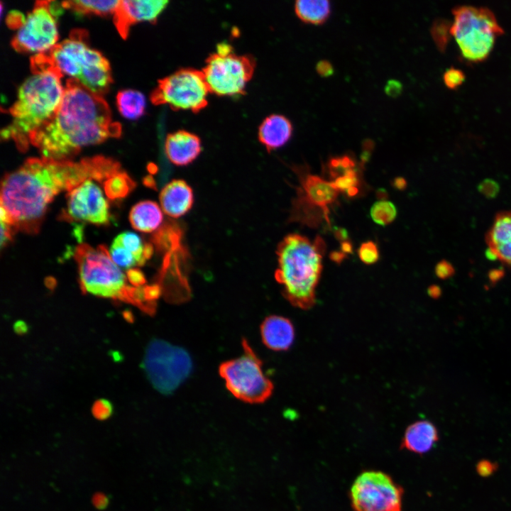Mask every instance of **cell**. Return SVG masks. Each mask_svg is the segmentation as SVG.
<instances>
[{
  "label": "cell",
  "instance_id": "6da1fadb",
  "mask_svg": "<svg viewBox=\"0 0 511 511\" xmlns=\"http://www.w3.org/2000/svg\"><path fill=\"white\" fill-rule=\"evenodd\" d=\"M121 170L119 162L101 155L79 162L28 158L2 180L1 221L14 231L35 233L57 194L69 192L87 180L104 182Z\"/></svg>",
  "mask_w": 511,
  "mask_h": 511
},
{
  "label": "cell",
  "instance_id": "7a4b0ae2",
  "mask_svg": "<svg viewBox=\"0 0 511 511\" xmlns=\"http://www.w3.org/2000/svg\"><path fill=\"white\" fill-rule=\"evenodd\" d=\"M121 126L114 121L110 108L77 80L67 79L62 99L53 116L30 136V144L42 157L69 160L84 147L118 138Z\"/></svg>",
  "mask_w": 511,
  "mask_h": 511
},
{
  "label": "cell",
  "instance_id": "3957f363",
  "mask_svg": "<svg viewBox=\"0 0 511 511\" xmlns=\"http://www.w3.org/2000/svg\"><path fill=\"white\" fill-rule=\"evenodd\" d=\"M32 75L18 90L17 99L7 113L11 123L1 131V139L12 140L18 150L25 151L30 145V136L55 114L63 97L62 74L45 57L31 58Z\"/></svg>",
  "mask_w": 511,
  "mask_h": 511
},
{
  "label": "cell",
  "instance_id": "277c9868",
  "mask_svg": "<svg viewBox=\"0 0 511 511\" xmlns=\"http://www.w3.org/2000/svg\"><path fill=\"white\" fill-rule=\"evenodd\" d=\"M325 250L326 244L319 236L311 241L290 233L279 243L275 278L282 286L283 296L293 306L302 309L314 306Z\"/></svg>",
  "mask_w": 511,
  "mask_h": 511
},
{
  "label": "cell",
  "instance_id": "5b68a950",
  "mask_svg": "<svg viewBox=\"0 0 511 511\" xmlns=\"http://www.w3.org/2000/svg\"><path fill=\"white\" fill-rule=\"evenodd\" d=\"M85 30H72L67 39L57 43L45 55L62 74L80 82L93 93L103 97L113 82L106 58L89 47Z\"/></svg>",
  "mask_w": 511,
  "mask_h": 511
},
{
  "label": "cell",
  "instance_id": "8992f818",
  "mask_svg": "<svg viewBox=\"0 0 511 511\" xmlns=\"http://www.w3.org/2000/svg\"><path fill=\"white\" fill-rule=\"evenodd\" d=\"M75 258L81 289L84 292L131 303L136 287L126 284V276L112 260L104 245L94 248L80 244L75 249Z\"/></svg>",
  "mask_w": 511,
  "mask_h": 511
},
{
  "label": "cell",
  "instance_id": "52a82bcc",
  "mask_svg": "<svg viewBox=\"0 0 511 511\" xmlns=\"http://www.w3.org/2000/svg\"><path fill=\"white\" fill-rule=\"evenodd\" d=\"M452 13L450 33L461 55L471 62L483 60L491 52L496 37L504 32L494 13L484 6L460 5L453 8Z\"/></svg>",
  "mask_w": 511,
  "mask_h": 511
},
{
  "label": "cell",
  "instance_id": "ba28073f",
  "mask_svg": "<svg viewBox=\"0 0 511 511\" xmlns=\"http://www.w3.org/2000/svg\"><path fill=\"white\" fill-rule=\"evenodd\" d=\"M243 354L221 363L220 376L228 390L236 398L248 403H262L268 399L273 384L263 370V363L247 340L243 339Z\"/></svg>",
  "mask_w": 511,
  "mask_h": 511
},
{
  "label": "cell",
  "instance_id": "9c48e42d",
  "mask_svg": "<svg viewBox=\"0 0 511 511\" xmlns=\"http://www.w3.org/2000/svg\"><path fill=\"white\" fill-rule=\"evenodd\" d=\"M142 367L154 388L168 395L190 375L192 361L185 348L154 339L146 348Z\"/></svg>",
  "mask_w": 511,
  "mask_h": 511
},
{
  "label": "cell",
  "instance_id": "30bf717a",
  "mask_svg": "<svg viewBox=\"0 0 511 511\" xmlns=\"http://www.w3.org/2000/svg\"><path fill=\"white\" fill-rule=\"evenodd\" d=\"M299 178L290 216V221L299 222L311 228L318 227L325 221L331 226L329 207L338 198L339 192L331 182L311 174L308 170L295 168Z\"/></svg>",
  "mask_w": 511,
  "mask_h": 511
},
{
  "label": "cell",
  "instance_id": "8fae6325",
  "mask_svg": "<svg viewBox=\"0 0 511 511\" xmlns=\"http://www.w3.org/2000/svg\"><path fill=\"white\" fill-rule=\"evenodd\" d=\"M254 69L252 57L236 55L230 45L221 43L216 52L207 59L202 72L210 92L218 96H235L244 93Z\"/></svg>",
  "mask_w": 511,
  "mask_h": 511
},
{
  "label": "cell",
  "instance_id": "7c38bea8",
  "mask_svg": "<svg viewBox=\"0 0 511 511\" xmlns=\"http://www.w3.org/2000/svg\"><path fill=\"white\" fill-rule=\"evenodd\" d=\"M209 90L202 71L180 69L158 81L150 94L155 105H168L174 110L199 112L207 105Z\"/></svg>",
  "mask_w": 511,
  "mask_h": 511
},
{
  "label": "cell",
  "instance_id": "4fadbf2b",
  "mask_svg": "<svg viewBox=\"0 0 511 511\" xmlns=\"http://www.w3.org/2000/svg\"><path fill=\"white\" fill-rule=\"evenodd\" d=\"M62 8L55 1H35L33 10L12 38L14 50L39 54L54 47L58 40L57 18Z\"/></svg>",
  "mask_w": 511,
  "mask_h": 511
},
{
  "label": "cell",
  "instance_id": "5bb4252c",
  "mask_svg": "<svg viewBox=\"0 0 511 511\" xmlns=\"http://www.w3.org/2000/svg\"><path fill=\"white\" fill-rule=\"evenodd\" d=\"M402 493L388 474L370 471L357 477L350 495L355 511H402Z\"/></svg>",
  "mask_w": 511,
  "mask_h": 511
},
{
  "label": "cell",
  "instance_id": "9a60e30c",
  "mask_svg": "<svg viewBox=\"0 0 511 511\" xmlns=\"http://www.w3.org/2000/svg\"><path fill=\"white\" fill-rule=\"evenodd\" d=\"M61 216L69 221L106 224L110 217L109 204L99 185L87 180L68 192Z\"/></svg>",
  "mask_w": 511,
  "mask_h": 511
},
{
  "label": "cell",
  "instance_id": "2e32d148",
  "mask_svg": "<svg viewBox=\"0 0 511 511\" xmlns=\"http://www.w3.org/2000/svg\"><path fill=\"white\" fill-rule=\"evenodd\" d=\"M167 3V1L164 0L119 1L113 13L116 28L120 35L126 39L132 25L142 21L155 22Z\"/></svg>",
  "mask_w": 511,
  "mask_h": 511
},
{
  "label": "cell",
  "instance_id": "e0dca14e",
  "mask_svg": "<svg viewBox=\"0 0 511 511\" xmlns=\"http://www.w3.org/2000/svg\"><path fill=\"white\" fill-rule=\"evenodd\" d=\"M485 241L490 256L511 265V211H501L495 216Z\"/></svg>",
  "mask_w": 511,
  "mask_h": 511
},
{
  "label": "cell",
  "instance_id": "ac0fdd59",
  "mask_svg": "<svg viewBox=\"0 0 511 511\" xmlns=\"http://www.w3.org/2000/svg\"><path fill=\"white\" fill-rule=\"evenodd\" d=\"M202 150L199 138L191 132L180 130L167 135L165 151L168 160L177 166L193 162Z\"/></svg>",
  "mask_w": 511,
  "mask_h": 511
},
{
  "label": "cell",
  "instance_id": "d6986e66",
  "mask_svg": "<svg viewBox=\"0 0 511 511\" xmlns=\"http://www.w3.org/2000/svg\"><path fill=\"white\" fill-rule=\"evenodd\" d=\"M163 211L172 218L187 214L194 202L192 187L183 180H173L161 190L159 196Z\"/></svg>",
  "mask_w": 511,
  "mask_h": 511
},
{
  "label": "cell",
  "instance_id": "ffe728a7",
  "mask_svg": "<svg viewBox=\"0 0 511 511\" xmlns=\"http://www.w3.org/2000/svg\"><path fill=\"white\" fill-rule=\"evenodd\" d=\"M263 344L270 349L281 351L287 350L295 339V329L290 319L284 317L271 315L260 325Z\"/></svg>",
  "mask_w": 511,
  "mask_h": 511
},
{
  "label": "cell",
  "instance_id": "44dd1931",
  "mask_svg": "<svg viewBox=\"0 0 511 511\" xmlns=\"http://www.w3.org/2000/svg\"><path fill=\"white\" fill-rule=\"evenodd\" d=\"M292 125L285 116L272 114L260 124L258 139L269 151L284 145L291 138Z\"/></svg>",
  "mask_w": 511,
  "mask_h": 511
},
{
  "label": "cell",
  "instance_id": "7402d4cb",
  "mask_svg": "<svg viewBox=\"0 0 511 511\" xmlns=\"http://www.w3.org/2000/svg\"><path fill=\"white\" fill-rule=\"evenodd\" d=\"M439 439L436 427L427 420L417 421L406 429L402 447L412 452L422 454L428 452Z\"/></svg>",
  "mask_w": 511,
  "mask_h": 511
},
{
  "label": "cell",
  "instance_id": "603a6c76",
  "mask_svg": "<svg viewBox=\"0 0 511 511\" xmlns=\"http://www.w3.org/2000/svg\"><path fill=\"white\" fill-rule=\"evenodd\" d=\"M129 220L136 230L150 233L161 225L163 220V210L155 202L141 201L131 208Z\"/></svg>",
  "mask_w": 511,
  "mask_h": 511
},
{
  "label": "cell",
  "instance_id": "cb8c5ba5",
  "mask_svg": "<svg viewBox=\"0 0 511 511\" xmlns=\"http://www.w3.org/2000/svg\"><path fill=\"white\" fill-rule=\"evenodd\" d=\"M297 17L307 23L319 25L325 22L331 13L327 0H298L295 4Z\"/></svg>",
  "mask_w": 511,
  "mask_h": 511
},
{
  "label": "cell",
  "instance_id": "d4e9b609",
  "mask_svg": "<svg viewBox=\"0 0 511 511\" xmlns=\"http://www.w3.org/2000/svg\"><path fill=\"white\" fill-rule=\"evenodd\" d=\"M116 105L119 111L123 117L128 119H137L145 112V99L138 91L124 89L118 92Z\"/></svg>",
  "mask_w": 511,
  "mask_h": 511
},
{
  "label": "cell",
  "instance_id": "484cf974",
  "mask_svg": "<svg viewBox=\"0 0 511 511\" xmlns=\"http://www.w3.org/2000/svg\"><path fill=\"white\" fill-rule=\"evenodd\" d=\"M119 1H65L61 3L64 9L79 16L97 15L100 16L114 13Z\"/></svg>",
  "mask_w": 511,
  "mask_h": 511
},
{
  "label": "cell",
  "instance_id": "4316f807",
  "mask_svg": "<svg viewBox=\"0 0 511 511\" xmlns=\"http://www.w3.org/2000/svg\"><path fill=\"white\" fill-rule=\"evenodd\" d=\"M135 186L134 181L122 170L104 182L105 194L111 199L125 197Z\"/></svg>",
  "mask_w": 511,
  "mask_h": 511
},
{
  "label": "cell",
  "instance_id": "83f0119b",
  "mask_svg": "<svg viewBox=\"0 0 511 511\" xmlns=\"http://www.w3.org/2000/svg\"><path fill=\"white\" fill-rule=\"evenodd\" d=\"M397 215V210L395 205L385 199L375 202L370 210V216L373 222L383 226L391 224Z\"/></svg>",
  "mask_w": 511,
  "mask_h": 511
},
{
  "label": "cell",
  "instance_id": "f1b7e54d",
  "mask_svg": "<svg viewBox=\"0 0 511 511\" xmlns=\"http://www.w3.org/2000/svg\"><path fill=\"white\" fill-rule=\"evenodd\" d=\"M114 240L134 256L138 266L144 265L147 260L145 256V245L143 244L138 235L131 231H125L119 234Z\"/></svg>",
  "mask_w": 511,
  "mask_h": 511
},
{
  "label": "cell",
  "instance_id": "f546056e",
  "mask_svg": "<svg viewBox=\"0 0 511 511\" xmlns=\"http://www.w3.org/2000/svg\"><path fill=\"white\" fill-rule=\"evenodd\" d=\"M339 192L346 193L349 197H355L359 192L360 178L358 168L348 172L331 182Z\"/></svg>",
  "mask_w": 511,
  "mask_h": 511
},
{
  "label": "cell",
  "instance_id": "4dcf8cb0",
  "mask_svg": "<svg viewBox=\"0 0 511 511\" xmlns=\"http://www.w3.org/2000/svg\"><path fill=\"white\" fill-rule=\"evenodd\" d=\"M357 163L352 156L345 154L331 157L327 163L329 176L334 180L348 172L356 169Z\"/></svg>",
  "mask_w": 511,
  "mask_h": 511
},
{
  "label": "cell",
  "instance_id": "1f68e13d",
  "mask_svg": "<svg viewBox=\"0 0 511 511\" xmlns=\"http://www.w3.org/2000/svg\"><path fill=\"white\" fill-rule=\"evenodd\" d=\"M109 255L114 263L121 268L131 269L138 265L134 256L114 239L109 249Z\"/></svg>",
  "mask_w": 511,
  "mask_h": 511
},
{
  "label": "cell",
  "instance_id": "d6a6232c",
  "mask_svg": "<svg viewBox=\"0 0 511 511\" xmlns=\"http://www.w3.org/2000/svg\"><path fill=\"white\" fill-rule=\"evenodd\" d=\"M357 252L360 260L366 265L375 263L380 258L378 248L372 241L362 243Z\"/></svg>",
  "mask_w": 511,
  "mask_h": 511
},
{
  "label": "cell",
  "instance_id": "836d02e7",
  "mask_svg": "<svg viewBox=\"0 0 511 511\" xmlns=\"http://www.w3.org/2000/svg\"><path fill=\"white\" fill-rule=\"evenodd\" d=\"M431 33L438 48L441 50L444 49L448 39V23L443 19L435 20L431 28Z\"/></svg>",
  "mask_w": 511,
  "mask_h": 511
},
{
  "label": "cell",
  "instance_id": "e575fe53",
  "mask_svg": "<svg viewBox=\"0 0 511 511\" xmlns=\"http://www.w3.org/2000/svg\"><path fill=\"white\" fill-rule=\"evenodd\" d=\"M92 413L97 419L106 420L113 413L112 404L106 399H99L93 404Z\"/></svg>",
  "mask_w": 511,
  "mask_h": 511
},
{
  "label": "cell",
  "instance_id": "d590c367",
  "mask_svg": "<svg viewBox=\"0 0 511 511\" xmlns=\"http://www.w3.org/2000/svg\"><path fill=\"white\" fill-rule=\"evenodd\" d=\"M464 79V72L461 70L454 67L448 68L443 74L444 84L451 89L458 87Z\"/></svg>",
  "mask_w": 511,
  "mask_h": 511
},
{
  "label": "cell",
  "instance_id": "8d00e7d4",
  "mask_svg": "<svg viewBox=\"0 0 511 511\" xmlns=\"http://www.w3.org/2000/svg\"><path fill=\"white\" fill-rule=\"evenodd\" d=\"M126 278L131 285L140 287L145 283L143 273L138 268H131L126 272Z\"/></svg>",
  "mask_w": 511,
  "mask_h": 511
},
{
  "label": "cell",
  "instance_id": "74e56055",
  "mask_svg": "<svg viewBox=\"0 0 511 511\" xmlns=\"http://www.w3.org/2000/svg\"><path fill=\"white\" fill-rule=\"evenodd\" d=\"M435 273L439 278L446 279L454 275V268L448 261L441 260L436 264Z\"/></svg>",
  "mask_w": 511,
  "mask_h": 511
},
{
  "label": "cell",
  "instance_id": "f35d334b",
  "mask_svg": "<svg viewBox=\"0 0 511 511\" xmlns=\"http://www.w3.org/2000/svg\"><path fill=\"white\" fill-rule=\"evenodd\" d=\"M498 466L487 460H483L478 463L476 470L478 474L483 477L490 476L497 468Z\"/></svg>",
  "mask_w": 511,
  "mask_h": 511
},
{
  "label": "cell",
  "instance_id": "ab89813d",
  "mask_svg": "<svg viewBox=\"0 0 511 511\" xmlns=\"http://www.w3.org/2000/svg\"><path fill=\"white\" fill-rule=\"evenodd\" d=\"M480 191L488 197H493L499 190V187L494 181H483L479 186Z\"/></svg>",
  "mask_w": 511,
  "mask_h": 511
},
{
  "label": "cell",
  "instance_id": "60d3db41",
  "mask_svg": "<svg viewBox=\"0 0 511 511\" xmlns=\"http://www.w3.org/2000/svg\"><path fill=\"white\" fill-rule=\"evenodd\" d=\"M23 15L18 11H12L7 16L6 22L8 26L11 28L19 29L25 21Z\"/></svg>",
  "mask_w": 511,
  "mask_h": 511
},
{
  "label": "cell",
  "instance_id": "b9f144b4",
  "mask_svg": "<svg viewBox=\"0 0 511 511\" xmlns=\"http://www.w3.org/2000/svg\"><path fill=\"white\" fill-rule=\"evenodd\" d=\"M402 89V84L396 79L388 80L385 87V93L392 97H396L400 95Z\"/></svg>",
  "mask_w": 511,
  "mask_h": 511
},
{
  "label": "cell",
  "instance_id": "7bdbcfd3",
  "mask_svg": "<svg viewBox=\"0 0 511 511\" xmlns=\"http://www.w3.org/2000/svg\"><path fill=\"white\" fill-rule=\"evenodd\" d=\"M316 70L320 76L324 77L331 76L334 72L332 64L326 60H319L316 65Z\"/></svg>",
  "mask_w": 511,
  "mask_h": 511
},
{
  "label": "cell",
  "instance_id": "ee69618b",
  "mask_svg": "<svg viewBox=\"0 0 511 511\" xmlns=\"http://www.w3.org/2000/svg\"><path fill=\"white\" fill-rule=\"evenodd\" d=\"M92 503L96 509L103 510L108 507L109 499L106 494L98 492L92 496Z\"/></svg>",
  "mask_w": 511,
  "mask_h": 511
},
{
  "label": "cell",
  "instance_id": "f6af8a7d",
  "mask_svg": "<svg viewBox=\"0 0 511 511\" xmlns=\"http://www.w3.org/2000/svg\"><path fill=\"white\" fill-rule=\"evenodd\" d=\"M160 294V288L158 285H153L144 287V295L146 301L150 304L158 299Z\"/></svg>",
  "mask_w": 511,
  "mask_h": 511
},
{
  "label": "cell",
  "instance_id": "bcb514c9",
  "mask_svg": "<svg viewBox=\"0 0 511 511\" xmlns=\"http://www.w3.org/2000/svg\"><path fill=\"white\" fill-rule=\"evenodd\" d=\"M14 230L13 228L3 222L1 221V248L6 245L8 241H9L11 239L12 233H13Z\"/></svg>",
  "mask_w": 511,
  "mask_h": 511
},
{
  "label": "cell",
  "instance_id": "7dc6e473",
  "mask_svg": "<svg viewBox=\"0 0 511 511\" xmlns=\"http://www.w3.org/2000/svg\"><path fill=\"white\" fill-rule=\"evenodd\" d=\"M13 330L17 334L23 335L27 333L28 326L25 322L18 320L14 323Z\"/></svg>",
  "mask_w": 511,
  "mask_h": 511
},
{
  "label": "cell",
  "instance_id": "c3c4849f",
  "mask_svg": "<svg viewBox=\"0 0 511 511\" xmlns=\"http://www.w3.org/2000/svg\"><path fill=\"white\" fill-rule=\"evenodd\" d=\"M346 257L347 255L341 251H331L329 254L330 259L337 264H341V262L346 258Z\"/></svg>",
  "mask_w": 511,
  "mask_h": 511
},
{
  "label": "cell",
  "instance_id": "681fc988",
  "mask_svg": "<svg viewBox=\"0 0 511 511\" xmlns=\"http://www.w3.org/2000/svg\"><path fill=\"white\" fill-rule=\"evenodd\" d=\"M392 186L399 190H403L407 187V181L402 177H397L392 181Z\"/></svg>",
  "mask_w": 511,
  "mask_h": 511
},
{
  "label": "cell",
  "instance_id": "f907efd6",
  "mask_svg": "<svg viewBox=\"0 0 511 511\" xmlns=\"http://www.w3.org/2000/svg\"><path fill=\"white\" fill-rule=\"evenodd\" d=\"M427 292L431 297L438 299L441 295V290L439 286L433 285L428 288Z\"/></svg>",
  "mask_w": 511,
  "mask_h": 511
},
{
  "label": "cell",
  "instance_id": "816d5d0a",
  "mask_svg": "<svg viewBox=\"0 0 511 511\" xmlns=\"http://www.w3.org/2000/svg\"><path fill=\"white\" fill-rule=\"evenodd\" d=\"M341 251L344 253L348 255L353 253V246L352 243L346 240L341 242Z\"/></svg>",
  "mask_w": 511,
  "mask_h": 511
},
{
  "label": "cell",
  "instance_id": "f5cc1de1",
  "mask_svg": "<svg viewBox=\"0 0 511 511\" xmlns=\"http://www.w3.org/2000/svg\"><path fill=\"white\" fill-rule=\"evenodd\" d=\"M335 236L336 239L341 241H346L348 239V233L345 229L340 228L335 231Z\"/></svg>",
  "mask_w": 511,
  "mask_h": 511
},
{
  "label": "cell",
  "instance_id": "db71d44e",
  "mask_svg": "<svg viewBox=\"0 0 511 511\" xmlns=\"http://www.w3.org/2000/svg\"><path fill=\"white\" fill-rule=\"evenodd\" d=\"M502 275V273L500 271L495 270L493 273H490V275H489L490 280L493 283H495L497 281H498L500 280V278H501Z\"/></svg>",
  "mask_w": 511,
  "mask_h": 511
},
{
  "label": "cell",
  "instance_id": "11a10c76",
  "mask_svg": "<svg viewBox=\"0 0 511 511\" xmlns=\"http://www.w3.org/2000/svg\"><path fill=\"white\" fill-rule=\"evenodd\" d=\"M123 317L128 322H133V316L131 312L129 310H125L123 312Z\"/></svg>",
  "mask_w": 511,
  "mask_h": 511
}]
</instances>
